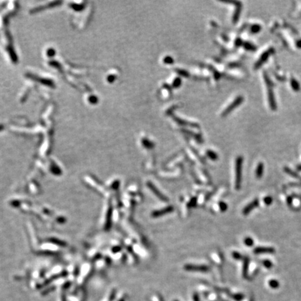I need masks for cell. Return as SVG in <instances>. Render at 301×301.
Segmentation results:
<instances>
[{"label":"cell","mask_w":301,"mask_h":301,"mask_svg":"<svg viewBox=\"0 0 301 301\" xmlns=\"http://www.w3.org/2000/svg\"><path fill=\"white\" fill-rule=\"evenodd\" d=\"M241 43H242V41H241V40H240V39H238V40H236V44L237 45H241Z\"/></svg>","instance_id":"33"},{"label":"cell","mask_w":301,"mask_h":301,"mask_svg":"<svg viewBox=\"0 0 301 301\" xmlns=\"http://www.w3.org/2000/svg\"><path fill=\"white\" fill-rule=\"evenodd\" d=\"M261 30V26L259 24H254L251 27V31L252 33H257Z\"/></svg>","instance_id":"17"},{"label":"cell","mask_w":301,"mask_h":301,"mask_svg":"<svg viewBox=\"0 0 301 301\" xmlns=\"http://www.w3.org/2000/svg\"><path fill=\"white\" fill-rule=\"evenodd\" d=\"M206 155H207V156L209 158L213 160H216L218 158V155L216 154V153H215L214 151H213V150H207Z\"/></svg>","instance_id":"15"},{"label":"cell","mask_w":301,"mask_h":301,"mask_svg":"<svg viewBox=\"0 0 301 301\" xmlns=\"http://www.w3.org/2000/svg\"><path fill=\"white\" fill-rule=\"evenodd\" d=\"M291 186H301V183H294V184H292Z\"/></svg>","instance_id":"34"},{"label":"cell","mask_w":301,"mask_h":301,"mask_svg":"<svg viewBox=\"0 0 301 301\" xmlns=\"http://www.w3.org/2000/svg\"><path fill=\"white\" fill-rule=\"evenodd\" d=\"M241 6L240 4V5H238V6H237V8H236V11L234 13L233 19H232L234 23H236V22L238 21V20L239 18V16H240V14H241Z\"/></svg>","instance_id":"14"},{"label":"cell","mask_w":301,"mask_h":301,"mask_svg":"<svg viewBox=\"0 0 301 301\" xmlns=\"http://www.w3.org/2000/svg\"><path fill=\"white\" fill-rule=\"evenodd\" d=\"M244 243H245V245H246V246L252 247L254 244V241L250 237H247L244 239Z\"/></svg>","instance_id":"16"},{"label":"cell","mask_w":301,"mask_h":301,"mask_svg":"<svg viewBox=\"0 0 301 301\" xmlns=\"http://www.w3.org/2000/svg\"><path fill=\"white\" fill-rule=\"evenodd\" d=\"M274 252H275V249L270 248V247H268V248L267 247H257L254 250L255 254H273Z\"/></svg>","instance_id":"7"},{"label":"cell","mask_w":301,"mask_h":301,"mask_svg":"<svg viewBox=\"0 0 301 301\" xmlns=\"http://www.w3.org/2000/svg\"><path fill=\"white\" fill-rule=\"evenodd\" d=\"M269 283H270V285L271 286V287H273V288L277 287L278 286V282L276 280H271V281H270Z\"/></svg>","instance_id":"29"},{"label":"cell","mask_w":301,"mask_h":301,"mask_svg":"<svg viewBox=\"0 0 301 301\" xmlns=\"http://www.w3.org/2000/svg\"><path fill=\"white\" fill-rule=\"evenodd\" d=\"M263 266H265L266 268H270L271 267H272V266H273V263L270 260H264V261H263Z\"/></svg>","instance_id":"24"},{"label":"cell","mask_w":301,"mask_h":301,"mask_svg":"<svg viewBox=\"0 0 301 301\" xmlns=\"http://www.w3.org/2000/svg\"><path fill=\"white\" fill-rule=\"evenodd\" d=\"M249 263H250V259H249L248 257H245L244 259L243 266V275L244 277H247V275H248Z\"/></svg>","instance_id":"12"},{"label":"cell","mask_w":301,"mask_h":301,"mask_svg":"<svg viewBox=\"0 0 301 301\" xmlns=\"http://www.w3.org/2000/svg\"><path fill=\"white\" fill-rule=\"evenodd\" d=\"M292 87L293 88V89L296 90V91H298V89H299V85H298V83L296 82V81L293 80L292 82Z\"/></svg>","instance_id":"28"},{"label":"cell","mask_w":301,"mask_h":301,"mask_svg":"<svg viewBox=\"0 0 301 301\" xmlns=\"http://www.w3.org/2000/svg\"><path fill=\"white\" fill-rule=\"evenodd\" d=\"M173 211H174V207L172 206H169L165 207V208L162 209H160V210L158 211H154L151 213V216L153 218H159V217L165 216V215L166 214L171 213Z\"/></svg>","instance_id":"5"},{"label":"cell","mask_w":301,"mask_h":301,"mask_svg":"<svg viewBox=\"0 0 301 301\" xmlns=\"http://www.w3.org/2000/svg\"><path fill=\"white\" fill-rule=\"evenodd\" d=\"M176 72H177V73L179 74V75H181L182 76H184V77H188V76H189L188 73H187V71H184V70H181V69H176Z\"/></svg>","instance_id":"21"},{"label":"cell","mask_w":301,"mask_h":301,"mask_svg":"<svg viewBox=\"0 0 301 301\" xmlns=\"http://www.w3.org/2000/svg\"><path fill=\"white\" fill-rule=\"evenodd\" d=\"M287 203L288 205H292V197H288V199H287Z\"/></svg>","instance_id":"32"},{"label":"cell","mask_w":301,"mask_h":301,"mask_svg":"<svg viewBox=\"0 0 301 301\" xmlns=\"http://www.w3.org/2000/svg\"><path fill=\"white\" fill-rule=\"evenodd\" d=\"M181 79L179 78H176L174 80V82H173V87H174V88L179 87V86L181 85Z\"/></svg>","instance_id":"20"},{"label":"cell","mask_w":301,"mask_h":301,"mask_svg":"<svg viewBox=\"0 0 301 301\" xmlns=\"http://www.w3.org/2000/svg\"><path fill=\"white\" fill-rule=\"evenodd\" d=\"M184 269L188 271H199V272H206L209 270V267L204 265H193L187 264L184 266Z\"/></svg>","instance_id":"4"},{"label":"cell","mask_w":301,"mask_h":301,"mask_svg":"<svg viewBox=\"0 0 301 301\" xmlns=\"http://www.w3.org/2000/svg\"><path fill=\"white\" fill-rule=\"evenodd\" d=\"M244 47H245V48H246L247 50H248L254 51L256 49L255 47L252 44H251L250 43H245V44H244Z\"/></svg>","instance_id":"18"},{"label":"cell","mask_w":301,"mask_h":301,"mask_svg":"<svg viewBox=\"0 0 301 301\" xmlns=\"http://www.w3.org/2000/svg\"><path fill=\"white\" fill-rule=\"evenodd\" d=\"M259 204V202L258 199H255V200H253L251 202V203L248 204V205H247L245 208L243 209V214L245 215V216L248 215L253 210V209H255L256 207L258 206Z\"/></svg>","instance_id":"6"},{"label":"cell","mask_w":301,"mask_h":301,"mask_svg":"<svg viewBox=\"0 0 301 301\" xmlns=\"http://www.w3.org/2000/svg\"><path fill=\"white\" fill-rule=\"evenodd\" d=\"M272 52H273V50H269L265 52V53H263L262 55H261V58L259 59V60L256 63L255 66V68L256 69V68H259L261 64L264 62V61L268 58V56H269V55H270V53H272Z\"/></svg>","instance_id":"8"},{"label":"cell","mask_w":301,"mask_h":301,"mask_svg":"<svg viewBox=\"0 0 301 301\" xmlns=\"http://www.w3.org/2000/svg\"><path fill=\"white\" fill-rule=\"evenodd\" d=\"M174 119L176 121L179 123V124L180 125H189V126H191V127H194V128H195V127H199V125L198 124H197V123H191V122H187L186 121H184V120H183V119H179V117H174Z\"/></svg>","instance_id":"9"},{"label":"cell","mask_w":301,"mask_h":301,"mask_svg":"<svg viewBox=\"0 0 301 301\" xmlns=\"http://www.w3.org/2000/svg\"><path fill=\"white\" fill-rule=\"evenodd\" d=\"M243 157L238 156L236 160V180L235 187L236 190H239L241 186L242 181V167H243Z\"/></svg>","instance_id":"1"},{"label":"cell","mask_w":301,"mask_h":301,"mask_svg":"<svg viewBox=\"0 0 301 301\" xmlns=\"http://www.w3.org/2000/svg\"><path fill=\"white\" fill-rule=\"evenodd\" d=\"M233 298H234V299L236 300H240L242 298H243V295H241V294H236V295H234Z\"/></svg>","instance_id":"30"},{"label":"cell","mask_w":301,"mask_h":301,"mask_svg":"<svg viewBox=\"0 0 301 301\" xmlns=\"http://www.w3.org/2000/svg\"><path fill=\"white\" fill-rule=\"evenodd\" d=\"M193 300L194 301H199V296H198V294H197V293H194V295H193Z\"/></svg>","instance_id":"31"},{"label":"cell","mask_w":301,"mask_h":301,"mask_svg":"<svg viewBox=\"0 0 301 301\" xmlns=\"http://www.w3.org/2000/svg\"><path fill=\"white\" fill-rule=\"evenodd\" d=\"M197 197H193L190 201V202L188 204H187V206L189 207V208H192V207H194V206L196 205V203H197Z\"/></svg>","instance_id":"19"},{"label":"cell","mask_w":301,"mask_h":301,"mask_svg":"<svg viewBox=\"0 0 301 301\" xmlns=\"http://www.w3.org/2000/svg\"><path fill=\"white\" fill-rule=\"evenodd\" d=\"M142 145L144 146L145 148H147V149H153L155 147V145L154 143H153L151 141H149V140L147 139V138H143L142 140Z\"/></svg>","instance_id":"13"},{"label":"cell","mask_w":301,"mask_h":301,"mask_svg":"<svg viewBox=\"0 0 301 301\" xmlns=\"http://www.w3.org/2000/svg\"><path fill=\"white\" fill-rule=\"evenodd\" d=\"M268 99H269V103H270L271 109L275 110L276 109V103H275V98H274L273 92L271 89H270L269 91H268Z\"/></svg>","instance_id":"11"},{"label":"cell","mask_w":301,"mask_h":301,"mask_svg":"<svg viewBox=\"0 0 301 301\" xmlns=\"http://www.w3.org/2000/svg\"><path fill=\"white\" fill-rule=\"evenodd\" d=\"M263 201L266 204V205H270V204H272L273 202V199L271 197H266L264 199H263Z\"/></svg>","instance_id":"25"},{"label":"cell","mask_w":301,"mask_h":301,"mask_svg":"<svg viewBox=\"0 0 301 301\" xmlns=\"http://www.w3.org/2000/svg\"><path fill=\"white\" fill-rule=\"evenodd\" d=\"M219 208H220V210L223 212L225 211L227 209V205L224 202H219Z\"/></svg>","instance_id":"27"},{"label":"cell","mask_w":301,"mask_h":301,"mask_svg":"<svg viewBox=\"0 0 301 301\" xmlns=\"http://www.w3.org/2000/svg\"><path fill=\"white\" fill-rule=\"evenodd\" d=\"M243 101V96H238L235 99V100H234L232 103L229 105L224 110L223 113H222V117H225L227 114H229L231 111L234 110L236 107H237L239 105H241Z\"/></svg>","instance_id":"2"},{"label":"cell","mask_w":301,"mask_h":301,"mask_svg":"<svg viewBox=\"0 0 301 301\" xmlns=\"http://www.w3.org/2000/svg\"><path fill=\"white\" fill-rule=\"evenodd\" d=\"M232 256L234 259H235L236 260H240L242 259V258H243L242 257V255L240 253L238 252H234L232 253Z\"/></svg>","instance_id":"22"},{"label":"cell","mask_w":301,"mask_h":301,"mask_svg":"<svg viewBox=\"0 0 301 301\" xmlns=\"http://www.w3.org/2000/svg\"><path fill=\"white\" fill-rule=\"evenodd\" d=\"M263 169H264V166H263V164L262 162H259L258 164L257 167H256V176L257 177L258 179H260L262 177L263 174Z\"/></svg>","instance_id":"10"},{"label":"cell","mask_w":301,"mask_h":301,"mask_svg":"<svg viewBox=\"0 0 301 301\" xmlns=\"http://www.w3.org/2000/svg\"><path fill=\"white\" fill-rule=\"evenodd\" d=\"M147 186L149 187V188L153 192V193H154L155 195L158 197V198L160 199V200L162 201H165V202L168 201V199H167L163 194L161 193V192L158 190V189L157 187L152 183L151 182H148L147 183Z\"/></svg>","instance_id":"3"},{"label":"cell","mask_w":301,"mask_h":301,"mask_svg":"<svg viewBox=\"0 0 301 301\" xmlns=\"http://www.w3.org/2000/svg\"><path fill=\"white\" fill-rule=\"evenodd\" d=\"M297 45H298V47H299V48H301V40L299 41H298Z\"/></svg>","instance_id":"35"},{"label":"cell","mask_w":301,"mask_h":301,"mask_svg":"<svg viewBox=\"0 0 301 301\" xmlns=\"http://www.w3.org/2000/svg\"><path fill=\"white\" fill-rule=\"evenodd\" d=\"M163 61H164V63H167V64H171V63H174L173 58H172L171 56H166V57L164 59Z\"/></svg>","instance_id":"23"},{"label":"cell","mask_w":301,"mask_h":301,"mask_svg":"<svg viewBox=\"0 0 301 301\" xmlns=\"http://www.w3.org/2000/svg\"><path fill=\"white\" fill-rule=\"evenodd\" d=\"M175 301H178V300H175Z\"/></svg>","instance_id":"36"},{"label":"cell","mask_w":301,"mask_h":301,"mask_svg":"<svg viewBox=\"0 0 301 301\" xmlns=\"http://www.w3.org/2000/svg\"><path fill=\"white\" fill-rule=\"evenodd\" d=\"M285 172H287V173L288 174H290L291 176H294V177H299V176H298V174L294 173V172H293V171H292V170L289 169L288 168H287V167H286V168H285Z\"/></svg>","instance_id":"26"}]
</instances>
